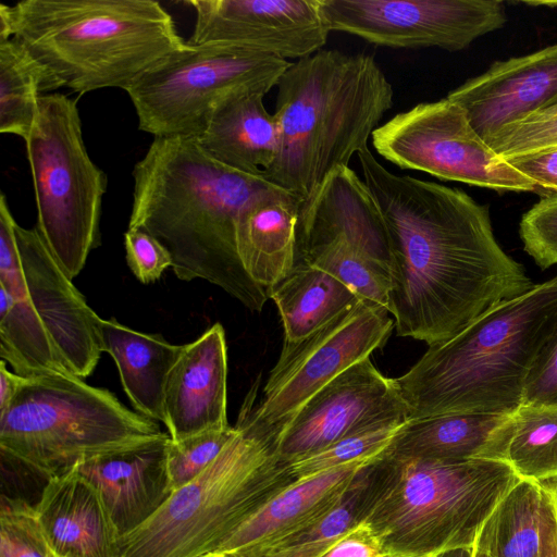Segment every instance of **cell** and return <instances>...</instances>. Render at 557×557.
Returning a JSON list of instances; mask_svg holds the SVG:
<instances>
[{
    "instance_id": "cell-1",
    "label": "cell",
    "mask_w": 557,
    "mask_h": 557,
    "mask_svg": "<svg viewBox=\"0 0 557 557\" xmlns=\"http://www.w3.org/2000/svg\"><path fill=\"white\" fill-rule=\"evenodd\" d=\"M357 158L388 231L387 311L398 336L442 343L533 287L496 240L485 206L459 188L394 174L369 148Z\"/></svg>"
},
{
    "instance_id": "cell-2",
    "label": "cell",
    "mask_w": 557,
    "mask_h": 557,
    "mask_svg": "<svg viewBox=\"0 0 557 557\" xmlns=\"http://www.w3.org/2000/svg\"><path fill=\"white\" fill-rule=\"evenodd\" d=\"M132 175L128 228L158 239L180 280H205L261 311L270 298L242 265L236 228L244 210L273 184L221 163L186 136L154 137Z\"/></svg>"
},
{
    "instance_id": "cell-3",
    "label": "cell",
    "mask_w": 557,
    "mask_h": 557,
    "mask_svg": "<svg viewBox=\"0 0 557 557\" xmlns=\"http://www.w3.org/2000/svg\"><path fill=\"white\" fill-rule=\"evenodd\" d=\"M557 331V275L500 301L429 346L395 379L408 420L445 413L512 414L529 373Z\"/></svg>"
},
{
    "instance_id": "cell-4",
    "label": "cell",
    "mask_w": 557,
    "mask_h": 557,
    "mask_svg": "<svg viewBox=\"0 0 557 557\" xmlns=\"http://www.w3.org/2000/svg\"><path fill=\"white\" fill-rule=\"evenodd\" d=\"M277 156L263 177L308 199L337 168L369 148L394 104L374 57L321 49L290 63L277 85Z\"/></svg>"
},
{
    "instance_id": "cell-5",
    "label": "cell",
    "mask_w": 557,
    "mask_h": 557,
    "mask_svg": "<svg viewBox=\"0 0 557 557\" xmlns=\"http://www.w3.org/2000/svg\"><path fill=\"white\" fill-rule=\"evenodd\" d=\"M12 37L79 96L127 90L185 48L172 15L154 0H22L0 4Z\"/></svg>"
},
{
    "instance_id": "cell-6",
    "label": "cell",
    "mask_w": 557,
    "mask_h": 557,
    "mask_svg": "<svg viewBox=\"0 0 557 557\" xmlns=\"http://www.w3.org/2000/svg\"><path fill=\"white\" fill-rule=\"evenodd\" d=\"M364 520L394 557H436L473 547L487 517L520 480L508 462L375 458Z\"/></svg>"
},
{
    "instance_id": "cell-7",
    "label": "cell",
    "mask_w": 557,
    "mask_h": 557,
    "mask_svg": "<svg viewBox=\"0 0 557 557\" xmlns=\"http://www.w3.org/2000/svg\"><path fill=\"white\" fill-rule=\"evenodd\" d=\"M236 432L195 479L121 536L119 557H202L295 482L269 442L237 419Z\"/></svg>"
},
{
    "instance_id": "cell-8",
    "label": "cell",
    "mask_w": 557,
    "mask_h": 557,
    "mask_svg": "<svg viewBox=\"0 0 557 557\" xmlns=\"http://www.w3.org/2000/svg\"><path fill=\"white\" fill-rule=\"evenodd\" d=\"M160 433L157 421L69 371L22 376L0 410V450L47 479Z\"/></svg>"
},
{
    "instance_id": "cell-9",
    "label": "cell",
    "mask_w": 557,
    "mask_h": 557,
    "mask_svg": "<svg viewBox=\"0 0 557 557\" xmlns=\"http://www.w3.org/2000/svg\"><path fill=\"white\" fill-rule=\"evenodd\" d=\"M37 205V230L69 275L76 277L100 243L107 174L83 139L77 98L41 95L25 139Z\"/></svg>"
},
{
    "instance_id": "cell-10",
    "label": "cell",
    "mask_w": 557,
    "mask_h": 557,
    "mask_svg": "<svg viewBox=\"0 0 557 557\" xmlns=\"http://www.w3.org/2000/svg\"><path fill=\"white\" fill-rule=\"evenodd\" d=\"M290 63L230 45L187 41L126 92L140 131L197 138L221 106L248 94L267 95Z\"/></svg>"
},
{
    "instance_id": "cell-11",
    "label": "cell",
    "mask_w": 557,
    "mask_h": 557,
    "mask_svg": "<svg viewBox=\"0 0 557 557\" xmlns=\"http://www.w3.org/2000/svg\"><path fill=\"white\" fill-rule=\"evenodd\" d=\"M387 313L360 299L308 337L284 342L262 398L256 404L250 392L238 419L274 447L288 421L314 394L385 344L394 327Z\"/></svg>"
},
{
    "instance_id": "cell-12",
    "label": "cell",
    "mask_w": 557,
    "mask_h": 557,
    "mask_svg": "<svg viewBox=\"0 0 557 557\" xmlns=\"http://www.w3.org/2000/svg\"><path fill=\"white\" fill-rule=\"evenodd\" d=\"M376 153L400 170L500 191H537L536 185L498 156L447 98L420 102L372 134Z\"/></svg>"
},
{
    "instance_id": "cell-13",
    "label": "cell",
    "mask_w": 557,
    "mask_h": 557,
    "mask_svg": "<svg viewBox=\"0 0 557 557\" xmlns=\"http://www.w3.org/2000/svg\"><path fill=\"white\" fill-rule=\"evenodd\" d=\"M330 32L394 49L459 51L502 28L500 0H319Z\"/></svg>"
},
{
    "instance_id": "cell-14",
    "label": "cell",
    "mask_w": 557,
    "mask_h": 557,
    "mask_svg": "<svg viewBox=\"0 0 557 557\" xmlns=\"http://www.w3.org/2000/svg\"><path fill=\"white\" fill-rule=\"evenodd\" d=\"M408 420L395 379L367 358L314 394L288 421L274 451L285 465L373 426Z\"/></svg>"
},
{
    "instance_id": "cell-15",
    "label": "cell",
    "mask_w": 557,
    "mask_h": 557,
    "mask_svg": "<svg viewBox=\"0 0 557 557\" xmlns=\"http://www.w3.org/2000/svg\"><path fill=\"white\" fill-rule=\"evenodd\" d=\"M195 11L191 45L224 44L283 60L308 57L329 34L319 0H188Z\"/></svg>"
},
{
    "instance_id": "cell-16",
    "label": "cell",
    "mask_w": 557,
    "mask_h": 557,
    "mask_svg": "<svg viewBox=\"0 0 557 557\" xmlns=\"http://www.w3.org/2000/svg\"><path fill=\"white\" fill-rule=\"evenodd\" d=\"M15 235L26 288L63 367L84 379L102 352L100 317L61 268L37 227L16 224Z\"/></svg>"
},
{
    "instance_id": "cell-17",
    "label": "cell",
    "mask_w": 557,
    "mask_h": 557,
    "mask_svg": "<svg viewBox=\"0 0 557 557\" xmlns=\"http://www.w3.org/2000/svg\"><path fill=\"white\" fill-rule=\"evenodd\" d=\"M484 140L502 127L557 106V44L493 63L448 92Z\"/></svg>"
},
{
    "instance_id": "cell-18",
    "label": "cell",
    "mask_w": 557,
    "mask_h": 557,
    "mask_svg": "<svg viewBox=\"0 0 557 557\" xmlns=\"http://www.w3.org/2000/svg\"><path fill=\"white\" fill-rule=\"evenodd\" d=\"M344 240L389 270L387 226L372 191L349 166L332 171L301 202L296 263L312 248Z\"/></svg>"
},
{
    "instance_id": "cell-19",
    "label": "cell",
    "mask_w": 557,
    "mask_h": 557,
    "mask_svg": "<svg viewBox=\"0 0 557 557\" xmlns=\"http://www.w3.org/2000/svg\"><path fill=\"white\" fill-rule=\"evenodd\" d=\"M227 346L216 322L182 347L163 395V423L176 442L210 429L228 426Z\"/></svg>"
},
{
    "instance_id": "cell-20",
    "label": "cell",
    "mask_w": 557,
    "mask_h": 557,
    "mask_svg": "<svg viewBox=\"0 0 557 557\" xmlns=\"http://www.w3.org/2000/svg\"><path fill=\"white\" fill-rule=\"evenodd\" d=\"M170 440L161 432L75 467L100 493L121 536L147 521L173 493L166 467Z\"/></svg>"
},
{
    "instance_id": "cell-21",
    "label": "cell",
    "mask_w": 557,
    "mask_h": 557,
    "mask_svg": "<svg viewBox=\"0 0 557 557\" xmlns=\"http://www.w3.org/2000/svg\"><path fill=\"white\" fill-rule=\"evenodd\" d=\"M35 510L58 557H119L121 535L104 502L75 468L47 479Z\"/></svg>"
},
{
    "instance_id": "cell-22",
    "label": "cell",
    "mask_w": 557,
    "mask_h": 557,
    "mask_svg": "<svg viewBox=\"0 0 557 557\" xmlns=\"http://www.w3.org/2000/svg\"><path fill=\"white\" fill-rule=\"evenodd\" d=\"M373 459L295 481L252 513L213 553L228 557L257 556L331 510L359 470Z\"/></svg>"
},
{
    "instance_id": "cell-23",
    "label": "cell",
    "mask_w": 557,
    "mask_h": 557,
    "mask_svg": "<svg viewBox=\"0 0 557 557\" xmlns=\"http://www.w3.org/2000/svg\"><path fill=\"white\" fill-rule=\"evenodd\" d=\"M512 414L445 413L407 420L387 454L441 462H507Z\"/></svg>"
},
{
    "instance_id": "cell-24",
    "label": "cell",
    "mask_w": 557,
    "mask_h": 557,
    "mask_svg": "<svg viewBox=\"0 0 557 557\" xmlns=\"http://www.w3.org/2000/svg\"><path fill=\"white\" fill-rule=\"evenodd\" d=\"M300 205L299 197L273 184L239 218L236 228L239 260L250 278L268 295L296 264Z\"/></svg>"
},
{
    "instance_id": "cell-25",
    "label": "cell",
    "mask_w": 557,
    "mask_h": 557,
    "mask_svg": "<svg viewBox=\"0 0 557 557\" xmlns=\"http://www.w3.org/2000/svg\"><path fill=\"white\" fill-rule=\"evenodd\" d=\"M265 95L248 94L221 106L196 138L221 163L263 176L280 147L276 119L263 103Z\"/></svg>"
},
{
    "instance_id": "cell-26",
    "label": "cell",
    "mask_w": 557,
    "mask_h": 557,
    "mask_svg": "<svg viewBox=\"0 0 557 557\" xmlns=\"http://www.w3.org/2000/svg\"><path fill=\"white\" fill-rule=\"evenodd\" d=\"M99 336L102 352L115 361L136 412L163 423L164 388L183 345L171 344L160 334L135 331L113 318H100Z\"/></svg>"
},
{
    "instance_id": "cell-27",
    "label": "cell",
    "mask_w": 557,
    "mask_h": 557,
    "mask_svg": "<svg viewBox=\"0 0 557 557\" xmlns=\"http://www.w3.org/2000/svg\"><path fill=\"white\" fill-rule=\"evenodd\" d=\"M269 297L281 315L284 342L290 343L308 337L360 300L341 281L302 261L271 289Z\"/></svg>"
},
{
    "instance_id": "cell-28",
    "label": "cell",
    "mask_w": 557,
    "mask_h": 557,
    "mask_svg": "<svg viewBox=\"0 0 557 557\" xmlns=\"http://www.w3.org/2000/svg\"><path fill=\"white\" fill-rule=\"evenodd\" d=\"M0 356L23 377L67 371L33 306L24 274L0 281Z\"/></svg>"
},
{
    "instance_id": "cell-29",
    "label": "cell",
    "mask_w": 557,
    "mask_h": 557,
    "mask_svg": "<svg viewBox=\"0 0 557 557\" xmlns=\"http://www.w3.org/2000/svg\"><path fill=\"white\" fill-rule=\"evenodd\" d=\"M544 483L520 479L484 521L474 549L490 557H540Z\"/></svg>"
},
{
    "instance_id": "cell-30",
    "label": "cell",
    "mask_w": 557,
    "mask_h": 557,
    "mask_svg": "<svg viewBox=\"0 0 557 557\" xmlns=\"http://www.w3.org/2000/svg\"><path fill=\"white\" fill-rule=\"evenodd\" d=\"M374 460L359 470L331 510L255 557H321L366 520L375 492Z\"/></svg>"
},
{
    "instance_id": "cell-31",
    "label": "cell",
    "mask_w": 557,
    "mask_h": 557,
    "mask_svg": "<svg viewBox=\"0 0 557 557\" xmlns=\"http://www.w3.org/2000/svg\"><path fill=\"white\" fill-rule=\"evenodd\" d=\"M62 87L15 38L0 41V133L28 137L45 92Z\"/></svg>"
},
{
    "instance_id": "cell-32",
    "label": "cell",
    "mask_w": 557,
    "mask_h": 557,
    "mask_svg": "<svg viewBox=\"0 0 557 557\" xmlns=\"http://www.w3.org/2000/svg\"><path fill=\"white\" fill-rule=\"evenodd\" d=\"M507 462L520 479L557 481V407L521 405L512 413Z\"/></svg>"
},
{
    "instance_id": "cell-33",
    "label": "cell",
    "mask_w": 557,
    "mask_h": 557,
    "mask_svg": "<svg viewBox=\"0 0 557 557\" xmlns=\"http://www.w3.org/2000/svg\"><path fill=\"white\" fill-rule=\"evenodd\" d=\"M301 261L327 272L360 299L387 310L389 270L346 242L337 239L312 248Z\"/></svg>"
},
{
    "instance_id": "cell-34",
    "label": "cell",
    "mask_w": 557,
    "mask_h": 557,
    "mask_svg": "<svg viewBox=\"0 0 557 557\" xmlns=\"http://www.w3.org/2000/svg\"><path fill=\"white\" fill-rule=\"evenodd\" d=\"M406 421L386 423L350 434L312 455L287 465L290 474L297 481L333 468L373 459L388 447Z\"/></svg>"
},
{
    "instance_id": "cell-35",
    "label": "cell",
    "mask_w": 557,
    "mask_h": 557,
    "mask_svg": "<svg viewBox=\"0 0 557 557\" xmlns=\"http://www.w3.org/2000/svg\"><path fill=\"white\" fill-rule=\"evenodd\" d=\"M235 432V425H228L206 430L176 442L170 440L166 467L173 492L200 474L219 456Z\"/></svg>"
},
{
    "instance_id": "cell-36",
    "label": "cell",
    "mask_w": 557,
    "mask_h": 557,
    "mask_svg": "<svg viewBox=\"0 0 557 557\" xmlns=\"http://www.w3.org/2000/svg\"><path fill=\"white\" fill-rule=\"evenodd\" d=\"M0 557H58L39 524L35 507L2 496Z\"/></svg>"
},
{
    "instance_id": "cell-37",
    "label": "cell",
    "mask_w": 557,
    "mask_h": 557,
    "mask_svg": "<svg viewBox=\"0 0 557 557\" xmlns=\"http://www.w3.org/2000/svg\"><path fill=\"white\" fill-rule=\"evenodd\" d=\"M485 143L505 160L557 149V106L502 127Z\"/></svg>"
},
{
    "instance_id": "cell-38",
    "label": "cell",
    "mask_w": 557,
    "mask_h": 557,
    "mask_svg": "<svg viewBox=\"0 0 557 557\" xmlns=\"http://www.w3.org/2000/svg\"><path fill=\"white\" fill-rule=\"evenodd\" d=\"M523 249L541 269L557 264V193L546 194L521 218Z\"/></svg>"
},
{
    "instance_id": "cell-39",
    "label": "cell",
    "mask_w": 557,
    "mask_h": 557,
    "mask_svg": "<svg viewBox=\"0 0 557 557\" xmlns=\"http://www.w3.org/2000/svg\"><path fill=\"white\" fill-rule=\"evenodd\" d=\"M124 246L127 264L143 284L156 282L165 269L172 268V257L168 249L140 228H127Z\"/></svg>"
},
{
    "instance_id": "cell-40",
    "label": "cell",
    "mask_w": 557,
    "mask_h": 557,
    "mask_svg": "<svg viewBox=\"0 0 557 557\" xmlns=\"http://www.w3.org/2000/svg\"><path fill=\"white\" fill-rule=\"evenodd\" d=\"M522 405L557 407V331L529 373Z\"/></svg>"
},
{
    "instance_id": "cell-41",
    "label": "cell",
    "mask_w": 557,
    "mask_h": 557,
    "mask_svg": "<svg viewBox=\"0 0 557 557\" xmlns=\"http://www.w3.org/2000/svg\"><path fill=\"white\" fill-rule=\"evenodd\" d=\"M321 557H394L364 521L338 540Z\"/></svg>"
},
{
    "instance_id": "cell-42",
    "label": "cell",
    "mask_w": 557,
    "mask_h": 557,
    "mask_svg": "<svg viewBox=\"0 0 557 557\" xmlns=\"http://www.w3.org/2000/svg\"><path fill=\"white\" fill-rule=\"evenodd\" d=\"M517 171L531 180L537 190L557 193V149L506 160Z\"/></svg>"
},
{
    "instance_id": "cell-43",
    "label": "cell",
    "mask_w": 557,
    "mask_h": 557,
    "mask_svg": "<svg viewBox=\"0 0 557 557\" xmlns=\"http://www.w3.org/2000/svg\"><path fill=\"white\" fill-rule=\"evenodd\" d=\"M540 557H557V481L544 482Z\"/></svg>"
},
{
    "instance_id": "cell-44",
    "label": "cell",
    "mask_w": 557,
    "mask_h": 557,
    "mask_svg": "<svg viewBox=\"0 0 557 557\" xmlns=\"http://www.w3.org/2000/svg\"><path fill=\"white\" fill-rule=\"evenodd\" d=\"M22 376L7 369V362L0 361V410L4 409L14 397Z\"/></svg>"
},
{
    "instance_id": "cell-45",
    "label": "cell",
    "mask_w": 557,
    "mask_h": 557,
    "mask_svg": "<svg viewBox=\"0 0 557 557\" xmlns=\"http://www.w3.org/2000/svg\"><path fill=\"white\" fill-rule=\"evenodd\" d=\"M436 557H473V547H462L448 550L437 555Z\"/></svg>"
},
{
    "instance_id": "cell-46",
    "label": "cell",
    "mask_w": 557,
    "mask_h": 557,
    "mask_svg": "<svg viewBox=\"0 0 557 557\" xmlns=\"http://www.w3.org/2000/svg\"><path fill=\"white\" fill-rule=\"evenodd\" d=\"M202 557H228L227 555L225 554H221V553H210V554H207Z\"/></svg>"
},
{
    "instance_id": "cell-47",
    "label": "cell",
    "mask_w": 557,
    "mask_h": 557,
    "mask_svg": "<svg viewBox=\"0 0 557 557\" xmlns=\"http://www.w3.org/2000/svg\"><path fill=\"white\" fill-rule=\"evenodd\" d=\"M473 557H490V556L474 549V547H473Z\"/></svg>"
}]
</instances>
